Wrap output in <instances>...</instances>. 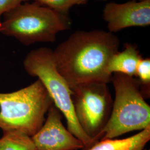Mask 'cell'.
<instances>
[{
    "instance_id": "16",
    "label": "cell",
    "mask_w": 150,
    "mask_h": 150,
    "mask_svg": "<svg viewBox=\"0 0 150 150\" xmlns=\"http://www.w3.org/2000/svg\"></svg>"
},
{
    "instance_id": "6",
    "label": "cell",
    "mask_w": 150,
    "mask_h": 150,
    "mask_svg": "<svg viewBox=\"0 0 150 150\" xmlns=\"http://www.w3.org/2000/svg\"><path fill=\"white\" fill-rule=\"evenodd\" d=\"M107 84L93 82L71 88L76 119L83 131L96 142L101 138L112 107Z\"/></svg>"
},
{
    "instance_id": "4",
    "label": "cell",
    "mask_w": 150,
    "mask_h": 150,
    "mask_svg": "<svg viewBox=\"0 0 150 150\" xmlns=\"http://www.w3.org/2000/svg\"><path fill=\"white\" fill-rule=\"evenodd\" d=\"M23 64L28 75L38 77L42 82L54 105L65 117L70 132L80 140L85 149H89L97 143L83 131L76 119L72 92L56 69L53 50L47 47L35 49L27 54Z\"/></svg>"
},
{
    "instance_id": "2",
    "label": "cell",
    "mask_w": 150,
    "mask_h": 150,
    "mask_svg": "<svg viewBox=\"0 0 150 150\" xmlns=\"http://www.w3.org/2000/svg\"><path fill=\"white\" fill-rule=\"evenodd\" d=\"M0 32L29 46L37 42H54L57 34L69 30L71 21L68 15L37 2L22 4L3 15Z\"/></svg>"
},
{
    "instance_id": "15",
    "label": "cell",
    "mask_w": 150,
    "mask_h": 150,
    "mask_svg": "<svg viewBox=\"0 0 150 150\" xmlns=\"http://www.w3.org/2000/svg\"><path fill=\"white\" fill-rule=\"evenodd\" d=\"M104 1H105V0H104ZM136 1H141V0H136Z\"/></svg>"
},
{
    "instance_id": "3",
    "label": "cell",
    "mask_w": 150,
    "mask_h": 150,
    "mask_svg": "<svg viewBox=\"0 0 150 150\" xmlns=\"http://www.w3.org/2000/svg\"><path fill=\"white\" fill-rule=\"evenodd\" d=\"M54 104L38 79L19 90L0 92V129L17 131L32 137L43 125L45 115Z\"/></svg>"
},
{
    "instance_id": "12",
    "label": "cell",
    "mask_w": 150,
    "mask_h": 150,
    "mask_svg": "<svg viewBox=\"0 0 150 150\" xmlns=\"http://www.w3.org/2000/svg\"><path fill=\"white\" fill-rule=\"evenodd\" d=\"M61 14L68 15L71 8L77 5L86 4L88 0H33Z\"/></svg>"
},
{
    "instance_id": "7",
    "label": "cell",
    "mask_w": 150,
    "mask_h": 150,
    "mask_svg": "<svg viewBox=\"0 0 150 150\" xmlns=\"http://www.w3.org/2000/svg\"><path fill=\"white\" fill-rule=\"evenodd\" d=\"M62 114L53 104L43 125L31 137L37 150H77L84 149L80 140L66 129Z\"/></svg>"
},
{
    "instance_id": "10",
    "label": "cell",
    "mask_w": 150,
    "mask_h": 150,
    "mask_svg": "<svg viewBox=\"0 0 150 150\" xmlns=\"http://www.w3.org/2000/svg\"><path fill=\"white\" fill-rule=\"evenodd\" d=\"M150 139V127L121 139H103L87 150H142Z\"/></svg>"
},
{
    "instance_id": "1",
    "label": "cell",
    "mask_w": 150,
    "mask_h": 150,
    "mask_svg": "<svg viewBox=\"0 0 150 150\" xmlns=\"http://www.w3.org/2000/svg\"><path fill=\"white\" fill-rule=\"evenodd\" d=\"M120 43L109 31H76L53 50L56 69L70 89L89 82L108 83L112 75L108 64Z\"/></svg>"
},
{
    "instance_id": "14",
    "label": "cell",
    "mask_w": 150,
    "mask_h": 150,
    "mask_svg": "<svg viewBox=\"0 0 150 150\" xmlns=\"http://www.w3.org/2000/svg\"><path fill=\"white\" fill-rule=\"evenodd\" d=\"M30 0H0V22L1 17L4 13Z\"/></svg>"
},
{
    "instance_id": "13",
    "label": "cell",
    "mask_w": 150,
    "mask_h": 150,
    "mask_svg": "<svg viewBox=\"0 0 150 150\" xmlns=\"http://www.w3.org/2000/svg\"><path fill=\"white\" fill-rule=\"evenodd\" d=\"M135 76L139 78V82L144 85L150 86V58H141L137 64Z\"/></svg>"
},
{
    "instance_id": "9",
    "label": "cell",
    "mask_w": 150,
    "mask_h": 150,
    "mask_svg": "<svg viewBox=\"0 0 150 150\" xmlns=\"http://www.w3.org/2000/svg\"><path fill=\"white\" fill-rule=\"evenodd\" d=\"M141 58L136 45L125 43L123 51L117 52L110 59L108 70L111 74L120 73L134 77L137 64Z\"/></svg>"
},
{
    "instance_id": "11",
    "label": "cell",
    "mask_w": 150,
    "mask_h": 150,
    "mask_svg": "<svg viewBox=\"0 0 150 150\" xmlns=\"http://www.w3.org/2000/svg\"><path fill=\"white\" fill-rule=\"evenodd\" d=\"M0 150H37L31 137L20 131L3 132Z\"/></svg>"
},
{
    "instance_id": "5",
    "label": "cell",
    "mask_w": 150,
    "mask_h": 150,
    "mask_svg": "<svg viewBox=\"0 0 150 150\" xmlns=\"http://www.w3.org/2000/svg\"><path fill=\"white\" fill-rule=\"evenodd\" d=\"M111 81L115 97L109 119L101 138L113 139L133 131L150 127V106L139 90L140 83L134 77L112 74Z\"/></svg>"
},
{
    "instance_id": "8",
    "label": "cell",
    "mask_w": 150,
    "mask_h": 150,
    "mask_svg": "<svg viewBox=\"0 0 150 150\" xmlns=\"http://www.w3.org/2000/svg\"><path fill=\"white\" fill-rule=\"evenodd\" d=\"M103 18L107 23L108 31L113 33L128 27L149 26L150 0L109 2L103 10Z\"/></svg>"
}]
</instances>
